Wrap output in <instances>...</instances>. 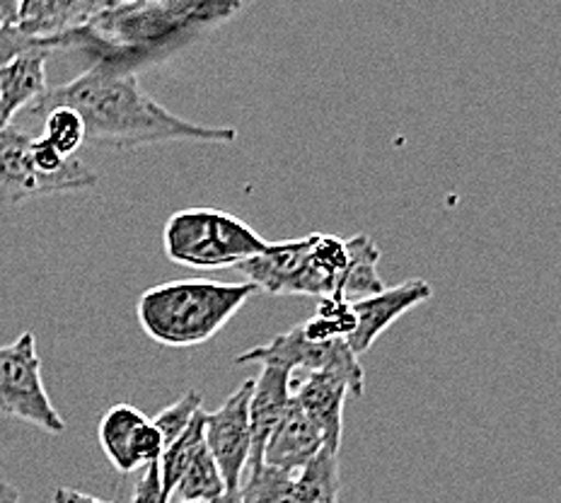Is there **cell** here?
<instances>
[{
	"label": "cell",
	"instance_id": "6da1fadb",
	"mask_svg": "<svg viewBox=\"0 0 561 503\" xmlns=\"http://www.w3.org/2000/svg\"><path fill=\"white\" fill-rule=\"evenodd\" d=\"M242 3L224 0H165V3H107L85 27L64 34L61 52L78 49L90 66L116 73L165 61L204 34L236 18Z\"/></svg>",
	"mask_w": 561,
	"mask_h": 503
},
{
	"label": "cell",
	"instance_id": "7a4b0ae2",
	"mask_svg": "<svg viewBox=\"0 0 561 503\" xmlns=\"http://www.w3.org/2000/svg\"><path fill=\"white\" fill-rule=\"evenodd\" d=\"M58 104L80 114L88 140L119 148L168 140L232 144L238 138V128L194 124L162 107L140 88L136 73H116L100 66H90L85 73L46 92L37 110L44 112Z\"/></svg>",
	"mask_w": 561,
	"mask_h": 503
},
{
	"label": "cell",
	"instance_id": "3957f363",
	"mask_svg": "<svg viewBox=\"0 0 561 503\" xmlns=\"http://www.w3.org/2000/svg\"><path fill=\"white\" fill-rule=\"evenodd\" d=\"M256 294L244 284L210 278H180L144 290L136 318L144 332L160 346L194 348L210 342Z\"/></svg>",
	"mask_w": 561,
	"mask_h": 503
},
{
	"label": "cell",
	"instance_id": "277c9868",
	"mask_svg": "<svg viewBox=\"0 0 561 503\" xmlns=\"http://www.w3.org/2000/svg\"><path fill=\"white\" fill-rule=\"evenodd\" d=\"M346 268V240L312 232L308 238L268 242L266 252L242 262L238 272L262 294L330 298L342 296Z\"/></svg>",
	"mask_w": 561,
	"mask_h": 503
},
{
	"label": "cell",
	"instance_id": "5b68a950",
	"mask_svg": "<svg viewBox=\"0 0 561 503\" xmlns=\"http://www.w3.org/2000/svg\"><path fill=\"white\" fill-rule=\"evenodd\" d=\"M162 248L174 264L216 272L238 268L242 262L266 252L268 240L228 210L184 208L168 218Z\"/></svg>",
	"mask_w": 561,
	"mask_h": 503
},
{
	"label": "cell",
	"instance_id": "8992f818",
	"mask_svg": "<svg viewBox=\"0 0 561 503\" xmlns=\"http://www.w3.org/2000/svg\"><path fill=\"white\" fill-rule=\"evenodd\" d=\"M0 414L25 421L46 434L66 431V419L58 414L44 388L34 332L20 334L13 344L0 346Z\"/></svg>",
	"mask_w": 561,
	"mask_h": 503
},
{
	"label": "cell",
	"instance_id": "52a82bcc",
	"mask_svg": "<svg viewBox=\"0 0 561 503\" xmlns=\"http://www.w3.org/2000/svg\"><path fill=\"white\" fill-rule=\"evenodd\" d=\"M366 373L358 356H348L332 368L306 373V378L294 388V400L302 409L314 428L320 431L324 448L339 455L344 436V407L351 395H364Z\"/></svg>",
	"mask_w": 561,
	"mask_h": 503
},
{
	"label": "cell",
	"instance_id": "ba28073f",
	"mask_svg": "<svg viewBox=\"0 0 561 503\" xmlns=\"http://www.w3.org/2000/svg\"><path fill=\"white\" fill-rule=\"evenodd\" d=\"M254 380L248 378L216 412H206L204 443L218 465L228 491H238L252 455L250 397Z\"/></svg>",
	"mask_w": 561,
	"mask_h": 503
},
{
	"label": "cell",
	"instance_id": "9c48e42d",
	"mask_svg": "<svg viewBox=\"0 0 561 503\" xmlns=\"http://www.w3.org/2000/svg\"><path fill=\"white\" fill-rule=\"evenodd\" d=\"M431 296H434V288H431L428 281L409 278L392 288L385 286L376 296L351 302L356 315V330L351 332L344 342L356 356L366 354L385 330H390V327L409 310H414L421 302L431 300Z\"/></svg>",
	"mask_w": 561,
	"mask_h": 503
},
{
	"label": "cell",
	"instance_id": "30bf717a",
	"mask_svg": "<svg viewBox=\"0 0 561 503\" xmlns=\"http://www.w3.org/2000/svg\"><path fill=\"white\" fill-rule=\"evenodd\" d=\"M348 356H356V354L348 348L344 339H332V342H322V344L310 342L306 332H302V327L298 324L294 330L274 336L268 344L244 351V354H240L236 361L238 364L276 366L290 373L296 370L314 373V370H324L342 364V361Z\"/></svg>",
	"mask_w": 561,
	"mask_h": 503
},
{
	"label": "cell",
	"instance_id": "8fae6325",
	"mask_svg": "<svg viewBox=\"0 0 561 503\" xmlns=\"http://www.w3.org/2000/svg\"><path fill=\"white\" fill-rule=\"evenodd\" d=\"M32 136L18 128L0 132V204L20 206L37 196L58 194L56 186L34 170L30 156Z\"/></svg>",
	"mask_w": 561,
	"mask_h": 503
},
{
	"label": "cell",
	"instance_id": "7c38bea8",
	"mask_svg": "<svg viewBox=\"0 0 561 503\" xmlns=\"http://www.w3.org/2000/svg\"><path fill=\"white\" fill-rule=\"evenodd\" d=\"M324 448L320 431L314 428L312 421L302 414L296 400H290L286 414L280 416L276 428L268 436L262 462L278 470L298 475L302 467L314 460Z\"/></svg>",
	"mask_w": 561,
	"mask_h": 503
},
{
	"label": "cell",
	"instance_id": "4fadbf2b",
	"mask_svg": "<svg viewBox=\"0 0 561 503\" xmlns=\"http://www.w3.org/2000/svg\"><path fill=\"white\" fill-rule=\"evenodd\" d=\"M294 400V373L276 368V366H262L260 376L254 378V388L250 397V428H252V455L250 467L262 465V453L268 436L276 428L280 416Z\"/></svg>",
	"mask_w": 561,
	"mask_h": 503
},
{
	"label": "cell",
	"instance_id": "5bb4252c",
	"mask_svg": "<svg viewBox=\"0 0 561 503\" xmlns=\"http://www.w3.org/2000/svg\"><path fill=\"white\" fill-rule=\"evenodd\" d=\"M49 52H30L0 68V132L10 128L15 116L44 100L46 92V61Z\"/></svg>",
	"mask_w": 561,
	"mask_h": 503
},
{
	"label": "cell",
	"instance_id": "9a60e30c",
	"mask_svg": "<svg viewBox=\"0 0 561 503\" xmlns=\"http://www.w3.org/2000/svg\"><path fill=\"white\" fill-rule=\"evenodd\" d=\"M104 5H107L104 0H100V3H88V0H78V3H68V0H22L15 30L32 39H56L85 27L90 18L98 15Z\"/></svg>",
	"mask_w": 561,
	"mask_h": 503
},
{
	"label": "cell",
	"instance_id": "2e32d148",
	"mask_svg": "<svg viewBox=\"0 0 561 503\" xmlns=\"http://www.w3.org/2000/svg\"><path fill=\"white\" fill-rule=\"evenodd\" d=\"M148 416L134 404H114L98 426L100 446L119 472H136V438Z\"/></svg>",
	"mask_w": 561,
	"mask_h": 503
},
{
	"label": "cell",
	"instance_id": "e0dca14e",
	"mask_svg": "<svg viewBox=\"0 0 561 503\" xmlns=\"http://www.w3.org/2000/svg\"><path fill=\"white\" fill-rule=\"evenodd\" d=\"M348 250V268L342 284V298L348 302H358L368 296H376L385 288L382 278L378 274V262H380V248L373 242L366 232H358V236L346 240Z\"/></svg>",
	"mask_w": 561,
	"mask_h": 503
},
{
	"label": "cell",
	"instance_id": "ac0fdd59",
	"mask_svg": "<svg viewBox=\"0 0 561 503\" xmlns=\"http://www.w3.org/2000/svg\"><path fill=\"white\" fill-rule=\"evenodd\" d=\"M339 491H342L339 455L322 448L318 458L296 475L294 503H339Z\"/></svg>",
	"mask_w": 561,
	"mask_h": 503
},
{
	"label": "cell",
	"instance_id": "d6986e66",
	"mask_svg": "<svg viewBox=\"0 0 561 503\" xmlns=\"http://www.w3.org/2000/svg\"><path fill=\"white\" fill-rule=\"evenodd\" d=\"M204 426H206V409H198L196 416L192 419L190 428H186L180 438H174L165 450H162L160 479H162V489H165V494L170 499L174 494V487L180 484L182 475L186 472V467H190L196 460V455L206 448Z\"/></svg>",
	"mask_w": 561,
	"mask_h": 503
},
{
	"label": "cell",
	"instance_id": "ffe728a7",
	"mask_svg": "<svg viewBox=\"0 0 561 503\" xmlns=\"http://www.w3.org/2000/svg\"><path fill=\"white\" fill-rule=\"evenodd\" d=\"M228 494L224 475L218 465L210 458L208 448L196 455V460L186 467L180 484L174 487V499L180 503H216Z\"/></svg>",
	"mask_w": 561,
	"mask_h": 503
},
{
	"label": "cell",
	"instance_id": "44dd1931",
	"mask_svg": "<svg viewBox=\"0 0 561 503\" xmlns=\"http://www.w3.org/2000/svg\"><path fill=\"white\" fill-rule=\"evenodd\" d=\"M294 487L296 475L262 462L250 467L238 494L240 503H294Z\"/></svg>",
	"mask_w": 561,
	"mask_h": 503
},
{
	"label": "cell",
	"instance_id": "7402d4cb",
	"mask_svg": "<svg viewBox=\"0 0 561 503\" xmlns=\"http://www.w3.org/2000/svg\"><path fill=\"white\" fill-rule=\"evenodd\" d=\"M44 128H42V140H46L58 156L70 160L78 156V150L83 148L88 140L85 132V122L80 119V114L70 107H49L44 110Z\"/></svg>",
	"mask_w": 561,
	"mask_h": 503
},
{
	"label": "cell",
	"instance_id": "603a6c76",
	"mask_svg": "<svg viewBox=\"0 0 561 503\" xmlns=\"http://www.w3.org/2000/svg\"><path fill=\"white\" fill-rule=\"evenodd\" d=\"M302 332L310 342H332V339H346L356 330V315L354 306L342 296L320 298L318 312L308 322H302Z\"/></svg>",
	"mask_w": 561,
	"mask_h": 503
},
{
	"label": "cell",
	"instance_id": "cb8c5ba5",
	"mask_svg": "<svg viewBox=\"0 0 561 503\" xmlns=\"http://www.w3.org/2000/svg\"><path fill=\"white\" fill-rule=\"evenodd\" d=\"M198 409H204V397H202V392L190 390V392H184L178 402L162 409L156 419H150L153 421V426L158 428V434L162 436L165 448L174 438H180L184 431L190 428L192 419L196 416Z\"/></svg>",
	"mask_w": 561,
	"mask_h": 503
},
{
	"label": "cell",
	"instance_id": "d4e9b609",
	"mask_svg": "<svg viewBox=\"0 0 561 503\" xmlns=\"http://www.w3.org/2000/svg\"><path fill=\"white\" fill-rule=\"evenodd\" d=\"M30 52H61L58 39H32L18 30H0V68Z\"/></svg>",
	"mask_w": 561,
	"mask_h": 503
},
{
	"label": "cell",
	"instance_id": "484cf974",
	"mask_svg": "<svg viewBox=\"0 0 561 503\" xmlns=\"http://www.w3.org/2000/svg\"><path fill=\"white\" fill-rule=\"evenodd\" d=\"M131 503H172V499L165 494V489H162L160 462L148 465L146 470L140 472Z\"/></svg>",
	"mask_w": 561,
	"mask_h": 503
},
{
	"label": "cell",
	"instance_id": "4316f807",
	"mask_svg": "<svg viewBox=\"0 0 561 503\" xmlns=\"http://www.w3.org/2000/svg\"><path fill=\"white\" fill-rule=\"evenodd\" d=\"M51 503H112V501H102L98 496L83 494V491L70 489V487H58L51 496Z\"/></svg>",
	"mask_w": 561,
	"mask_h": 503
},
{
	"label": "cell",
	"instance_id": "83f0119b",
	"mask_svg": "<svg viewBox=\"0 0 561 503\" xmlns=\"http://www.w3.org/2000/svg\"><path fill=\"white\" fill-rule=\"evenodd\" d=\"M20 18L18 0H0V30H15Z\"/></svg>",
	"mask_w": 561,
	"mask_h": 503
},
{
	"label": "cell",
	"instance_id": "f1b7e54d",
	"mask_svg": "<svg viewBox=\"0 0 561 503\" xmlns=\"http://www.w3.org/2000/svg\"><path fill=\"white\" fill-rule=\"evenodd\" d=\"M0 503H20V489L10 482H0Z\"/></svg>",
	"mask_w": 561,
	"mask_h": 503
},
{
	"label": "cell",
	"instance_id": "f546056e",
	"mask_svg": "<svg viewBox=\"0 0 561 503\" xmlns=\"http://www.w3.org/2000/svg\"><path fill=\"white\" fill-rule=\"evenodd\" d=\"M216 503H240V494L238 491H228V494L224 499H218Z\"/></svg>",
	"mask_w": 561,
	"mask_h": 503
}]
</instances>
